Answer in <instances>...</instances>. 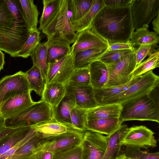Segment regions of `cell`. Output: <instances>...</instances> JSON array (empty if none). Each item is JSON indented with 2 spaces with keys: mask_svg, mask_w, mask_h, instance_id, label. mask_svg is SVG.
Returning a JSON list of instances; mask_svg holds the SVG:
<instances>
[{
  "mask_svg": "<svg viewBox=\"0 0 159 159\" xmlns=\"http://www.w3.org/2000/svg\"><path fill=\"white\" fill-rule=\"evenodd\" d=\"M125 159H139L137 158L133 157H127L126 156Z\"/></svg>",
  "mask_w": 159,
  "mask_h": 159,
  "instance_id": "obj_52",
  "label": "cell"
},
{
  "mask_svg": "<svg viewBox=\"0 0 159 159\" xmlns=\"http://www.w3.org/2000/svg\"><path fill=\"white\" fill-rule=\"evenodd\" d=\"M141 76L133 77L130 81L123 84L106 87L100 89H94V96L98 104L124 91L138 81Z\"/></svg>",
  "mask_w": 159,
  "mask_h": 159,
  "instance_id": "obj_27",
  "label": "cell"
},
{
  "mask_svg": "<svg viewBox=\"0 0 159 159\" xmlns=\"http://www.w3.org/2000/svg\"><path fill=\"white\" fill-rule=\"evenodd\" d=\"M31 127L39 133L43 139L78 130L72 125L62 123L53 118Z\"/></svg>",
  "mask_w": 159,
  "mask_h": 159,
  "instance_id": "obj_18",
  "label": "cell"
},
{
  "mask_svg": "<svg viewBox=\"0 0 159 159\" xmlns=\"http://www.w3.org/2000/svg\"><path fill=\"white\" fill-rule=\"evenodd\" d=\"M52 159H83L81 143L72 148L54 153Z\"/></svg>",
  "mask_w": 159,
  "mask_h": 159,
  "instance_id": "obj_41",
  "label": "cell"
},
{
  "mask_svg": "<svg viewBox=\"0 0 159 159\" xmlns=\"http://www.w3.org/2000/svg\"><path fill=\"white\" fill-rule=\"evenodd\" d=\"M53 153L42 149H38L30 157V159H52Z\"/></svg>",
  "mask_w": 159,
  "mask_h": 159,
  "instance_id": "obj_47",
  "label": "cell"
},
{
  "mask_svg": "<svg viewBox=\"0 0 159 159\" xmlns=\"http://www.w3.org/2000/svg\"><path fill=\"white\" fill-rule=\"evenodd\" d=\"M154 133L143 125L129 128L120 141V144L126 147L148 149L157 146Z\"/></svg>",
  "mask_w": 159,
  "mask_h": 159,
  "instance_id": "obj_10",
  "label": "cell"
},
{
  "mask_svg": "<svg viewBox=\"0 0 159 159\" xmlns=\"http://www.w3.org/2000/svg\"><path fill=\"white\" fill-rule=\"evenodd\" d=\"M25 22L31 31L37 29L39 12L33 0H20Z\"/></svg>",
  "mask_w": 159,
  "mask_h": 159,
  "instance_id": "obj_33",
  "label": "cell"
},
{
  "mask_svg": "<svg viewBox=\"0 0 159 159\" xmlns=\"http://www.w3.org/2000/svg\"><path fill=\"white\" fill-rule=\"evenodd\" d=\"M93 0H68L72 23L81 18L91 8Z\"/></svg>",
  "mask_w": 159,
  "mask_h": 159,
  "instance_id": "obj_35",
  "label": "cell"
},
{
  "mask_svg": "<svg viewBox=\"0 0 159 159\" xmlns=\"http://www.w3.org/2000/svg\"><path fill=\"white\" fill-rule=\"evenodd\" d=\"M130 7L134 29L148 25L159 14V0H132Z\"/></svg>",
  "mask_w": 159,
  "mask_h": 159,
  "instance_id": "obj_8",
  "label": "cell"
},
{
  "mask_svg": "<svg viewBox=\"0 0 159 159\" xmlns=\"http://www.w3.org/2000/svg\"><path fill=\"white\" fill-rule=\"evenodd\" d=\"M47 46L45 42L39 43L30 56L33 65L39 70L43 77L46 80L48 66L47 61Z\"/></svg>",
  "mask_w": 159,
  "mask_h": 159,
  "instance_id": "obj_31",
  "label": "cell"
},
{
  "mask_svg": "<svg viewBox=\"0 0 159 159\" xmlns=\"http://www.w3.org/2000/svg\"><path fill=\"white\" fill-rule=\"evenodd\" d=\"M105 6L103 0H93L91 8L87 13L80 20L72 23L76 32L90 28L95 16Z\"/></svg>",
  "mask_w": 159,
  "mask_h": 159,
  "instance_id": "obj_28",
  "label": "cell"
},
{
  "mask_svg": "<svg viewBox=\"0 0 159 159\" xmlns=\"http://www.w3.org/2000/svg\"><path fill=\"white\" fill-rule=\"evenodd\" d=\"M40 31L38 29L31 31L28 38L16 57L26 58L30 56L41 39Z\"/></svg>",
  "mask_w": 159,
  "mask_h": 159,
  "instance_id": "obj_36",
  "label": "cell"
},
{
  "mask_svg": "<svg viewBox=\"0 0 159 159\" xmlns=\"http://www.w3.org/2000/svg\"><path fill=\"white\" fill-rule=\"evenodd\" d=\"M2 78L3 82L0 88V107L4 102L10 98L31 92L25 72L20 71Z\"/></svg>",
  "mask_w": 159,
  "mask_h": 159,
  "instance_id": "obj_12",
  "label": "cell"
},
{
  "mask_svg": "<svg viewBox=\"0 0 159 159\" xmlns=\"http://www.w3.org/2000/svg\"><path fill=\"white\" fill-rule=\"evenodd\" d=\"M157 86L147 94L122 105L119 119L123 122L131 120L159 122V101Z\"/></svg>",
  "mask_w": 159,
  "mask_h": 159,
  "instance_id": "obj_2",
  "label": "cell"
},
{
  "mask_svg": "<svg viewBox=\"0 0 159 159\" xmlns=\"http://www.w3.org/2000/svg\"><path fill=\"white\" fill-rule=\"evenodd\" d=\"M29 87L31 91L33 90L40 96H42L46 83L41 73L35 65L25 72Z\"/></svg>",
  "mask_w": 159,
  "mask_h": 159,
  "instance_id": "obj_32",
  "label": "cell"
},
{
  "mask_svg": "<svg viewBox=\"0 0 159 159\" xmlns=\"http://www.w3.org/2000/svg\"><path fill=\"white\" fill-rule=\"evenodd\" d=\"M122 108V105L118 104L98 105L88 110L87 120L119 118Z\"/></svg>",
  "mask_w": 159,
  "mask_h": 159,
  "instance_id": "obj_25",
  "label": "cell"
},
{
  "mask_svg": "<svg viewBox=\"0 0 159 159\" xmlns=\"http://www.w3.org/2000/svg\"><path fill=\"white\" fill-rule=\"evenodd\" d=\"M31 93H22L7 100L0 107V114L5 120L11 118L33 104Z\"/></svg>",
  "mask_w": 159,
  "mask_h": 159,
  "instance_id": "obj_15",
  "label": "cell"
},
{
  "mask_svg": "<svg viewBox=\"0 0 159 159\" xmlns=\"http://www.w3.org/2000/svg\"><path fill=\"white\" fill-rule=\"evenodd\" d=\"M135 49L129 40L126 43H118L109 44L107 50L129 49L133 51Z\"/></svg>",
  "mask_w": 159,
  "mask_h": 159,
  "instance_id": "obj_46",
  "label": "cell"
},
{
  "mask_svg": "<svg viewBox=\"0 0 159 159\" xmlns=\"http://www.w3.org/2000/svg\"><path fill=\"white\" fill-rule=\"evenodd\" d=\"M66 91L74 95L76 106L89 109L98 106L95 99L94 89L91 85H84L68 83L66 85Z\"/></svg>",
  "mask_w": 159,
  "mask_h": 159,
  "instance_id": "obj_14",
  "label": "cell"
},
{
  "mask_svg": "<svg viewBox=\"0 0 159 159\" xmlns=\"http://www.w3.org/2000/svg\"></svg>",
  "mask_w": 159,
  "mask_h": 159,
  "instance_id": "obj_54",
  "label": "cell"
},
{
  "mask_svg": "<svg viewBox=\"0 0 159 159\" xmlns=\"http://www.w3.org/2000/svg\"><path fill=\"white\" fill-rule=\"evenodd\" d=\"M133 51L129 49L107 50L99 60L106 66L109 65L118 61L124 56L132 53Z\"/></svg>",
  "mask_w": 159,
  "mask_h": 159,
  "instance_id": "obj_39",
  "label": "cell"
},
{
  "mask_svg": "<svg viewBox=\"0 0 159 159\" xmlns=\"http://www.w3.org/2000/svg\"><path fill=\"white\" fill-rule=\"evenodd\" d=\"M74 57L71 51L69 54L49 65L46 83L57 82L66 85L75 70Z\"/></svg>",
  "mask_w": 159,
  "mask_h": 159,
  "instance_id": "obj_13",
  "label": "cell"
},
{
  "mask_svg": "<svg viewBox=\"0 0 159 159\" xmlns=\"http://www.w3.org/2000/svg\"><path fill=\"white\" fill-rule=\"evenodd\" d=\"M5 63L4 54L2 51L0 50V71L3 69Z\"/></svg>",
  "mask_w": 159,
  "mask_h": 159,
  "instance_id": "obj_50",
  "label": "cell"
},
{
  "mask_svg": "<svg viewBox=\"0 0 159 159\" xmlns=\"http://www.w3.org/2000/svg\"><path fill=\"white\" fill-rule=\"evenodd\" d=\"M126 156L139 159H159V152L149 153L141 151L140 148L126 147L124 153Z\"/></svg>",
  "mask_w": 159,
  "mask_h": 159,
  "instance_id": "obj_42",
  "label": "cell"
},
{
  "mask_svg": "<svg viewBox=\"0 0 159 159\" xmlns=\"http://www.w3.org/2000/svg\"><path fill=\"white\" fill-rule=\"evenodd\" d=\"M157 44L141 45L135 49L134 51L136 56V66L140 64L142 61L148 56H149L155 52L158 48Z\"/></svg>",
  "mask_w": 159,
  "mask_h": 159,
  "instance_id": "obj_44",
  "label": "cell"
},
{
  "mask_svg": "<svg viewBox=\"0 0 159 159\" xmlns=\"http://www.w3.org/2000/svg\"><path fill=\"white\" fill-rule=\"evenodd\" d=\"M106 66L108 74L106 87L125 84L133 77V72L136 67L135 54L133 51L118 61Z\"/></svg>",
  "mask_w": 159,
  "mask_h": 159,
  "instance_id": "obj_7",
  "label": "cell"
},
{
  "mask_svg": "<svg viewBox=\"0 0 159 159\" xmlns=\"http://www.w3.org/2000/svg\"><path fill=\"white\" fill-rule=\"evenodd\" d=\"M43 139L38 133L7 159L30 158L37 151L40 142Z\"/></svg>",
  "mask_w": 159,
  "mask_h": 159,
  "instance_id": "obj_34",
  "label": "cell"
},
{
  "mask_svg": "<svg viewBox=\"0 0 159 159\" xmlns=\"http://www.w3.org/2000/svg\"><path fill=\"white\" fill-rule=\"evenodd\" d=\"M3 82V79L2 78L0 80V88L2 85V84Z\"/></svg>",
  "mask_w": 159,
  "mask_h": 159,
  "instance_id": "obj_53",
  "label": "cell"
},
{
  "mask_svg": "<svg viewBox=\"0 0 159 159\" xmlns=\"http://www.w3.org/2000/svg\"><path fill=\"white\" fill-rule=\"evenodd\" d=\"M61 0H43V10L39 19L38 30L42 31L52 20L60 7Z\"/></svg>",
  "mask_w": 159,
  "mask_h": 159,
  "instance_id": "obj_29",
  "label": "cell"
},
{
  "mask_svg": "<svg viewBox=\"0 0 159 159\" xmlns=\"http://www.w3.org/2000/svg\"><path fill=\"white\" fill-rule=\"evenodd\" d=\"M76 106L74 95L71 92L66 91L65 96L53 111V118L62 123L73 126L70 114Z\"/></svg>",
  "mask_w": 159,
  "mask_h": 159,
  "instance_id": "obj_19",
  "label": "cell"
},
{
  "mask_svg": "<svg viewBox=\"0 0 159 159\" xmlns=\"http://www.w3.org/2000/svg\"><path fill=\"white\" fill-rule=\"evenodd\" d=\"M31 126L16 129L0 140V159L18 142L25 137Z\"/></svg>",
  "mask_w": 159,
  "mask_h": 159,
  "instance_id": "obj_30",
  "label": "cell"
},
{
  "mask_svg": "<svg viewBox=\"0 0 159 159\" xmlns=\"http://www.w3.org/2000/svg\"><path fill=\"white\" fill-rule=\"evenodd\" d=\"M90 84L94 89H100L107 87L108 74L107 66L100 60L91 63L89 67Z\"/></svg>",
  "mask_w": 159,
  "mask_h": 159,
  "instance_id": "obj_23",
  "label": "cell"
},
{
  "mask_svg": "<svg viewBox=\"0 0 159 159\" xmlns=\"http://www.w3.org/2000/svg\"><path fill=\"white\" fill-rule=\"evenodd\" d=\"M53 118L52 107L44 101L35 102L14 116L5 120L3 125L11 128L31 126Z\"/></svg>",
  "mask_w": 159,
  "mask_h": 159,
  "instance_id": "obj_4",
  "label": "cell"
},
{
  "mask_svg": "<svg viewBox=\"0 0 159 159\" xmlns=\"http://www.w3.org/2000/svg\"><path fill=\"white\" fill-rule=\"evenodd\" d=\"M126 156L124 154H120L115 159H125Z\"/></svg>",
  "mask_w": 159,
  "mask_h": 159,
  "instance_id": "obj_51",
  "label": "cell"
},
{
  "mask_svg": "<svg viewBox=\"0 0 159 159\" xmlns=\"http://www.w3.org/2000/svg\"><path fill=\"white\" fill-rule=\"evenodd\" d=\"M4 121L5 119L0 114V140L16 129L4 126Z\"/></svg>",
  "mask_w": 159,
  "mask_h": 159,
  "instance_id": "obj_48",
  "label": "cell"
},
{
  "mask_svg": "<svg viewBox=\"0 0 159 159\" xmlns=\"http://www.w3.org/2000/svg\"><path fill=\"white\" fill-rule=\"evenodd\" d=\"M30 31L24 18H15L8 25L0 27V50L16 57Z\"/></svg>",
  "mask_w": 159,
  "mask_h": 159,
  "instance_id": "obj_3",
  "label": "cell"
},
{
  "mask_svg": "<svg viewBox=\"0 0 159 159\" xmlns=\"http://www.w3.org/2000/svg\"><path fill=\"white\" fill-rule=\"evenodd\" d=\"M84 132L76 130L43 139L37 150H44L53 153L68 150L80 144Z\"/></svg>",
  "mask_w": 159,
  "mask_h": 159,
  "instance_id": "obj_9",
  "label": "cell"
},
{
  "mask_svg": "<svg viewBox=\"0 0 159 159\" xmlns=\"http://www.w3.org/2000/svg\"><path fill=\"white\" fill-rule=\"evenodd\" d=\"M90 28L109 44L126 43L134 31L130 6H105L93 20Z\"/></svg>",
  "mask_w": 159,
  "mask_h": 159,
  "instance_id": "obj_1",
  "label": "cell"
},
{
  "mask_svg": "<svg viewBox=\"0 0 159 159\" xmlns=\"http://www.w3.org/2000/svg\"><path fill=\"white\" fill-rule=\"evenodd\" d=\"M48 66L69 54L71 52L70 44L61 36L54 34L47 38Z\"/></svg>",
  "mask_w": 159,
  "mask_h": 159,
  "instance_id": "obj_17",
  "label": "cell"
},
{
  "mask_svg": "<svg viewBox=\"0 0 159 159\" xmlns=\"http://www.w3.org/2000/svg\"><path fill=\"white\" fill-rule=\"evenodd\" d=\"M148 27V25H144L141 28L133 32L130 41L134 46L159 43L158 35L155 32L150 31Z\"/></svg>",
  "mask_w": 159,
  "mask_h": 159,
  "instance_id": "obj_26",
  "label": "cell"
},
{
  "mask_svg": "<svg viewBox=\"0 0 159 159\" xmlns=\"http://www.w3.org/2000/svg\"><path fill=\"white\" fill-rule=\"evenodd\" d=\"M88 110L76 106L70 114L72 125L75 129L83 132L86 130Z\"/></svg>",
  "mask_w": 159,
  "mask_h": 159,
  "instance_id": "obj_38",
  "label": "cell"
},
{
  "mask_svg": "<svg viewBox=\"0 0 159 159\" xmlns=\"http://www.w3.org/2000/svg\"><path fill=\"white\" fill-rule=\"evenodd\" d=\"M159 67V51L158 48L147 59L136 67L133 72V77L141 76L146 73Z\"/></svg>",
  "mask_w": 159,
  "mask_h": 159,
  "instance_id": "obj_37",
  "label": "cell"
},
{
  "mask_svg": "<svg viewBox=\"0 0 159 159\" xmlns=\"http://www.w3.org/2000/svg\"><path fill=\"white\" fill-rule=\"evenodd\" d=\"M129 128L127 125H122L108 136L107 147L102 159H115L120 155L122 146L120 143L121 140Z\"/></svg>",
  "mask_w": 159,
  "mask_h": 159,
  "instance_id": "obj_24",
  "label": "cell"
},
{
  "mask_svg": "<svg viewBox=\"0 0 159 159\" xmlns=\"http://www.w3.org/2000/svg\"><path fill=\"white\" fill-rule=\"evenodd\" d=\"M108 136L86 130L81 144L83 159H102L107 147Z\"/></svg>",
  "mask_w": 159,
  "mask_h": 159,
  "instance_id": "obj_11",
  "label": "cell"
},
{
  "mask_svg": "<svg viewBox=\"0 0 159 159\" xmlns=\"http://www.w3.org/2000/svg\"><path fill=\"white\" fill-rule=\"evenodd\" d=\"M159 77L149 71L139 80L120 93L100 102L98 105L118 104L121 105L138 99L150 93L159 85Z\"/></svg>",
  "mask_w": 159,
  "mask_h": 159,
  "instance_id": "obj_5",
  "label": "cell"
},
{
  "mask_svg": "<svg viewBox=\"0 0 159 159\" xmlns=\"http://www.w3.org/2000/svg\"><path fill=\"white\" fill-rule=\"evenodd\" d=\"M108 46L107 42L89 28L76 32L75 40L71 48V51L75 54L88 49Z\"/></svg>",
  "mask_w": 159,
  "mask_h": 159,
  "instance_id": "obj_16",
  "label": "cell"
},
{
  "mask_svg": "<svg viewBox=\"0 0 159 159\" xmlns=\"http://www.w3.org/2000/svg\"><path fill=\"white\" fill-rule=\"evenodd\" d=\"M68 0H61L59 11L50 23L42 31L48 38L58 34L71 44L75 40L76 33L70 20Z\"/></svg>",
  "mask_w": 159,
  "mask_h": 159,
  "instance_id": "obj_6",
  "label": "cell"
},
{
  "mask_svg": "<svg viewBox=\"0 0 159 159\" xmlns=\"http://www.w3.org/2000/svg\"><path fill=\"white\" fill-rule=\"evenodd\" d=\"M108 46L88 49L75 53V70L88 68L91 63L99 60L107 50Z\"/></svg>",
  "mask_w": 159,
  "mask_h": 159,
  "instance_id": "obj_21",
  "label": "cell"
},
{
  "mask_svg": "<svg viewBox=\"0 0 159 159\" xmlns=\"http://www.w3.org/2000/svg\"><path fill=\"white\" fill-rule=\"evenodd\" d=\"M68 83L80 85H91L89 68L75 70Z\"/></svg>",
  "mask_w": 159,
  "mask_h": 159,
  "instance_id": "obj_40",
  "label": "cell"
},
{
  "mask_svg": "<svg viewBox=\"0 0 159 159\" xmlns=\"http://www.w3.org/2000/svg\"><path fill=\"white\" fill-rule=\"evenodd\" d=\"M122 123L119 118L87 120L86 129L109 136L118 129Z\"/></svg>",
  "mask_w": 159,
  "mask_h": 159,
  "instance_id": "obj_20",
  "label": "cell"
},
{
  "mask_svg": "<svg viewBox=\"0 0 159 159\" xmlns=\"http://www.w3.org/2000/svg\"><path fill=\"white\" fill-rule=\"evenodd\" d=\"M66 93L65 85L57 82L45 83L41 100L48 104L53 110Z\"/></svg>",
  "mask_w": 159,
  "mask_h": 159,
  "instance_id": "obj_22",
  "label": "cell"
},
{
  "mask_svg": "<svg viewBox=\"0 0 159 159\" xmlns=\"http://www.w3.org/2000/svg\"><path fill=\"white\" fill-rule=\"evenodd\" d=\"M132 0H103L105 6L118 8L130 6Z\"/></svg>",
  "mask_w": 159,
  "mask_h": 159,
  "instance_id": "obj_45",
  "label": "cell"
},
{
  "mask_svg": "<svg viewBox=\"0 0 159 159\" xmlns=\"http://www.w3.org/2000/svg\"><path fill=\"white\" fill-rule=\"evenodd\" d=\"M15 20L5 0H0V27L7 26Z\"/></svg>",
  "mask_w": 159,
  "mask_h": 159,
  "instance_id": "obj_43",
  "label": "cell"
},
{
  "mask_svg": "<svg viewBox=\"0 0 159 159\" xmlns=\"http://www.w3.org/2000/svg\"><path fill=\"white\" fill-rule=\"evenodd\" d=\"M152 23L154 32L158 35L159 34V14L157 15L156 18L154 19Z\"/></svg>",
  "mask_w": 159,
  "mask_h": 159,
  "instance_id": "obj_49",
  "label": "cell"
}]
</instances>
